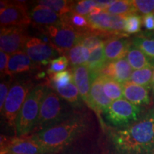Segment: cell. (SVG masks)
Instances as JSON below:
<instances>
[{"mask_svg": "<svg viewBox=\"0 0 154 154\" xmlns=\"http://www.w3.org/2000/svg\"><path fill=\"white\" fill-rule=\"evenodd\" d=\"M112 140L123 154H141L151 150L154 146V113L116 131Z\"/></svg>", "mask_w": 154, "mask_h": 154, "instance_id": "cell-1", "label": "cell"}, {"mask_svg": "<svg viewBox=\"0 0 154 154\" xmlns=\"http://www.w3.org/2000/svg\"><path fill=\"white\" fill-rule=\"evenodd\" d=\"M82 116L72 117L29 136L40 146L44 153H55L69 146L86 128Z\"/></svg>", "mask_w": 154, "mask_h": 154, "instance_id": "cell-2", "label": "cell"}, {"mask_svg": "<svg viewBox=\"0 0 154 154\" xmlns=\"http://www.w3.org/2000/svg\"><path fill=\"white\" fill-rule=\"evenodd\" d=\"M45 88V86L38 85L28 94L15 122L14 129L17 137L29 136L35 129Z\"/></svg>", "mask_w": 154, "mask_h": 154, "instance_id": "cell-3", "label": "cell"}, {"mask_svg": "<svg viewBox=\"0 0 154 154\" xmlns=\"http://www.w3.org/2000/svg\"><path fill=\"white\" fill-rule=\"evenodd\" d=\"M63 112V104L59 96L52 88L46 86L34 134L58 124L61 120Z\"/></svg>", "mask_w": 154, "mask_h": 154, "instance_id": "cell-4", "label": "cell"}, {"mask_svg": "<svg viewBox=\"0 0 154 154\" xmlns=\"http://www.w3.org/2000/svg\"><path fill=\"white\" fill-rule=\"evenodd\" d=\"M40 31L49 38L53 47L63 56L75 45L80 43L85 34L77 32L63 20L61 24Z\"/></svg>", "mask_w": 154, "mask_h": 154, "instance_id": "cell-5", "label": "cell"}, {"mask_svg": "<svg viewBox=\"0 0 154 154\" xmlns=\"http://www.w3.org/2000/svg\"><path fill=\"white\" fill-rule=\"evenodd\" d=\"M31 87L30 83L26 82H17L10 86L3 110L1 112L10 126L15 128L17 118L32 90Z\"/></svg>", "mask_w": 154, "mask_h": 154, "instance_id": "cell-6", "label": "cell"}, {"mask_svg": "<svg viewBox=\"0 0 154 154\" xmlns=\"http://www.w3.org/2000/svg\"><path fill=\"white\" fill-rule=\"evenodd\" d=\"M94 32L107 38L116 36H128L125 32L126 17L113 15L102 11L97 15L86 16Z\"/></svg>", "mask_w": 154, "mask_h": 154, "instance_id": "cell-7", "label": "cell"}, {"mask_svg": "<svg viewBox=\"0 0 154 154\" xmlns=\"http://www.w3.org/2000/svg\"><path fill=\"white\" fill-rule=\"evenodd\" d=\"M139 113V107L126 99H120L112 101L106 114L107 120L113 126H126L138 121Z\"/></svg>", "mask_w": 154, "mask_h": 154, "instance_id": "cell-8", "label": "cell"}, {"mask_svg": "<svg viewBox=\"0 0 154 154\" xmlns=\"http://www.w3.org/2000/svg\"><path fill=\"white\" fill-rule=\"evenodd\" d=\"M24 1H16L9 4L7 9L0 11V26L5 27L26 28L32 24L29 12Z\"/></svg>", "mask_w": 154, "mask_h": 154, "instance_id": "cell-9", "label": "cell"}, {"mask_svg": "<svg viewBox=\"0 0 154 154\" xmlns=\"http://www.w3.org/2000/svg\"><path fill=\"white\" fill-rule=\"evenodd\" d=\"M23 51L33 62L44 65L49 64L59 54L51 44L43 41L41 38L34 36H29Z\"/></svg>", "mask_w": 154, "mask_h": 154, "instance_id": "cell-10", "label": "cell"}, {"mask_svg": "<svg viewBox=\"0 0 154 154\" xmlns=\"http://www.w3.org/2000/svg\"><path fill=\"white\" fill-rule=\"evenodd\" d=\"M1 154H45L29 136L8 138L1 136Z\"/></svg>", "mask_w": 154, "mask_h": 154, "instance_id": "cell-11", "label": "cell"}, {"mask_svg": "<svg viewBox=\"0 0 154 154\" xmlns=\"http://www.w3.org/2000/svg\"><path fill=\"white\" fill-rule=\"evenodd\" d=\"M29 36L26 28L5 27L0 30V49L2 51L12 55L19 51H23Z\"/></svg>", "mask_w": 154, "mask_h": 154, "instance_id": "cell-12", "label": "cell"}, {"mask_svg": "<svg viewBox=\"0 0 154 154\" xmlns=\"http://www.w3.org/2000/svg\"><path fill=\"white\" fill-rule=\"evenodd\" d=\"M127 37L125 36H111L104 42V54L108 62L126 57L131 45Z\"/></svg>", "mask_w": 154, "mask_h": 154, "instance_id": "cell-13", "label": "cell"}, {"mask_svg": "<svg viewBox=\"0 0 154 154\" xmlns=\"http://www.w3.org/2000/svg\"><path fill=\"white\" fill-rule=\"evenodd\" d=\"M32 23L39 30L61 24L63 17L51 9L36 5L29 11Z\"/></svg>", "mask_w": 154, "mask_h": 154, "instance_id": "cell-14", "label": "cell"}, {"mask_svg": "<svg viewBox=\"0 0 154 154\" xmlns=\"http://www.w3.org/2000/svg\"><path fill=\"white\" fill-rule=\"evenodd\" d=\"M112 101L106 95L103 87L101 76H97L92 81L90 91V106L98 115L100 113H106Z\"/></svg>", "mask_w": 154, "mask_h": 154, "instance_id": "cell-15", "label": "cell"}, {"mask_svg": "<svg viewBox=\"0 0 154 154\" xmlns=\"http://www.w3.org/2000/svg\"><path fill=\"white\" fill-rule=\"evenodd\" d=\"M132 73L133 69L125 57L119 60L108 62L100 75L109 77L123 84L129 82Z\"/></svg>", "mask_w": 154, "mask_h": 154, "instance_id": "cell-16", "label": "cell"}, {"mask_svg": "<svg viewBox=\"0 0 154 154\" xmlns=\"http://www.w3.org/2000/svg\"><path fill=\"white\" fill-rule=\"evenodd\" d=\"M73 79L79 91L81 98L88 106H90V91L91 87V77L86 65L73 68Z\"/></svg>", "mask_w": 154, "mask_h": 154, "instance_id": "cell-17", "label": "cell"}, {"mask_svg": "<svg viewBox=\"0 0 154 154\" xmlns=\"http://www.w3.org/2000/svg\"><path fill=\"white\" fill-rule=\"evenodd\" d=\"M124 97L136 106L149 104L150 102L148 88L128 82L123 84Z\"/></svg>", "mask_w": 154, "mask_h": 154, "instance_id": "cell-18", "label": "cell"}, {"mask_svg": "<svg viewBox=\"0 0 154 154\" xmlns=\"http://www.w3.org/2000/svg\"><path fill=\"white\" fill-rule=\"evenodd\" d=\"M34 63L24 51H19L10 56L6 75L12 77L14 75L29 72L33 69Z\"/></svg>", "mask_w": 154, "mask_h": 154, "instance_id": "cell-19", "label": "cell"}, {"mask_svg": "<svg viewBox=\"0 0 154 154\" xmlns=\"http://www.w3.org/2000/svg\"><path fill=\"white\" fill-rule=\"evenodd\" d=\"M107 63L108 61L105 57L103 45L91 51L90 57L86 66L89 70L92 81L99 76Z\"/></svg>", "mask_w": 154, "mask_h": 154, "instance_id": "cell-20", "label": "cell"}, {"mask_svg": "<svg viewBox=\"0 0 154 154\" xmlns=\"http://www.w3.org/2000/svg\"><path fill=\"white\" fill-rule=\"evenodd\" d=\"M126 59L134 70H138L146 67H154V63L144 54L143 51L132 44L126 56Z\"/></svg>", "mask_w": 154, "mask_h": 154, "instance_id": "cell-21", "label": "cell"}, {"mask_svg": "<svg viewBox=\"0 0 154 154\" xmlns=\"http://www.w3.org/2000/svg\"><path fill=\"white\" fill-rule=\"evenodd\" d=\"M91 51L81 43L77 44L66 52V56L70 65L74 67L86 65L90 57Z\"/></svg>", "mask_w": 154, "mask_h": 154, "instance_id": "cell-22", "label": "cell"}, {"mask_svg": "<svg viewBox=\"0 0 154 154\" xmlns=\"http://www.w3.org/2000/svg\"><path fill=\"white\" fill-rule=\"evenodd\" d=\"M63 20L77 32L82 34H87L93 32L86 17L71 11L69 14L63 16Z\"/></svg>", "mask_w": 154, "mask_h": 154, "instance_id": "cell-23", "label": "cell"}, {"mask_svg": "<svg viewBox=\"0 0 154 154\" xmlns=\"http://www.w3.org/2000/svg\"><path fill=\"white\" fill-rule=\"evenodd\" d=\"M103 11L123 17H128L131 14L137 13L134 6L133 5L132 1L128 0H116L109 7L103 9Z\"/></svg>", "mask_w": 154, "mask_h": 154, "instance_id": "cell-24", "label": "cell"}, {"mask_svg": "<svg viewBox=\"0 0 154 154\" xmlns=\"http://www.w3.org/2000/svg\"><path fill=\"white\" fill-rule=\"evenodd\" d=\"M74 2L67 0H42L37 2V5L51 9L63 17L72 11Z\"/></svg>", "mask_w": 154, "mask_h": 154, "instance_id": "cell-25", "label": "cell"}, {"mask_svg": "<svg viewBox=\"0 0 154 154\" xmlns=\"http://www.w3.org/2000/svg\"><path fill=\"white\" fill-rule=\"evenodd\" d=\"M100 76L101 77L102 82H103V90L107 97L112 101L122 99L124 96L123 84L109 77L102 76V75H100Z\"/></svg>", "mask_w": 154, "mask_h": 154, "instance_id": "cell-26", "label": "cell"}, {"mask_svg": "<svg viewBox=\"0 0 154 154\" xmlns=\"http://www.w3.org/2000/svg\"><path fill=\"white\" fill-rule=\"evenodd\" d=\"M52 89L66 101L74 105H78L80 102V94L74 82H72L63 87H56Z\"/></svg>", "mask_w": 154, "mask_h": 154, "instance_id": "cell-27", "label": "cell"}, {"mask_svg": "<svg viewBox=\"0 0 154 154\" xmlns=\"http://www.w3.org/2000/svg\"><path fill=\"white\" fill-rule=\"evenodd\" d=\"M132 44L138 48L154 63V39L146 36H137L134 38Z\"/></svg>", "mask_w": 154, "mask_h": 154, "instance_id": "cell-28", "label": "cell"}, {"mask_svg": "<svg viewBox=\"0 0 154 154\" xmlns=\"http://www.w3.org/2000/svg\"><path fill=\"white\" fill-rule=\"evenodd\" d=\"M154 67H146V68L134 70L132 73L129 82L138 85L147 86L151 85L153 79Z\"/></svg>", "mask_w": 154, "mask_h": 154, "instance_id": "cell-29", "label": "cell"}, {"mask_svg": "<svg viewBox=\"0 0 154 154\" xmlns=\"http://www.w3.org/2000/svg\"><path fill=\"white\" fill-rule=\"evenodd\" d=\"M107 38L106 36L96 33L93 31L89 33L84 34L80 43L91 51L96 48L103 45L104 42Z\"/></svg>", "mask_w": 154, "mask_h": 154, "instance_id": "cell-30", "label": "cell"}, {"mask_svg": "<svg viewBox=\"0 0 154 154\" xmlns=\"http://www.w3.org/2000/svg\"><path fill=\"white\" fill-rule=\"evenodd\" d=\"M49 84L51 88L56 87H63L68 85L71 82H74L73 72L71 70H66L57 74L49 75Z\"/></svg>", "mask_w": 154, "mask_h": 154, "instance_id": "cell-31", "label": "cell"}, {"mask_svg": "<svg viewBox=\"0 0 154 154\" xmlns=\"http://www.w3.org/2000/svg\"><path fill=\"white\" fill-rule=\"evenodd\" d=\"M99 7L97 1L94 0H82L75 2L72 8V12L86 17L89 15L91 10L95 7Z\"/></svg>", "mask_w": 154, "mask_h": 154, "instance_id": "cell-32", "label": "cell"}, {"mask_svg": "<svg viewBox=\"0 0 154 154\" xmlns=\"http://www.w3.org/2000/svg\"><path fill=\"white\" fill-rule=\"evenodd\" d=\"M142 24H143V19L140 15H138L137 13L131 14L126 17L125 32L127 34L138 33L140 30Z\"/></svg>", "mask_w": 154, "mask_h": 154, "instance_id": "cell-33", "label": "cell"}, {"mask_svg": "<svg viewBox=\"0 0 154 154\" xmlns=\"http://www.w3.org/2000/svg\"><path fill=\"white\" fill-rule=\"evenodd\" d=\"M69 60L66 56H61L58 58H55L50 61L49 67L47 70L48 74L51 75L66 71L69 66Z\"/></svg>", "mask_w": 154, "mask_h": 154, "instance_id": "cell-34", "label": "cell"}, {"mask_svg": "<svg viewBox=\"0 0 154 154\" xmlns=\"http://www.w3.org/2000/svg\"><path fill=\"white\" fill-rule=\"evenodd\" d=\"M132 4L137 12L146 15L154 11V0H132Z\"/></svg>", "mask_w": 154, "mask_h": 154, "instance_id": "cell-35", "label": "cell"}, {"mask_svg": "<svg viewBox=\"0 0 154 154\" xmlns=\"http://www.w3.org/2000/svg\"><path fill=\"white\" fill-rule=\"evenodd\" d=\"M9 89H10V87H9V82L3 81L1 82V84H0V111H1V112L3 110Z\"/></svg>", "mask_w": 154, "mask_h": 154, "instance_id": "cell-36", "label": "cell"}, {"mask_svg": "<svg viewBox=\"0 0 154 154\" xmlns=\"http://www.w3.org/2000/svg\"><path fill=\"white\" fill-rule=\"evenodd\" d=\"M9 59H10V55L7 54L4 51H0V72L2 76V75H6Z\"/></svg>", "mask_w": 154, "mask_h": 154, "instance_id": "cell-37", "label": "cell"}, {"mask_svg": "<svg viewBox=\"0 0 154 154\" xmlns=\"http://www.w3.org/2000/svg\"><path fill=\"white\" fill-rule=\"evenodd\" d=\"M143 19V25L144 28L148 31L154 30V15L152 14H149L143 15L142 17Z\"/></svg>", "mask_w": 154, "mask_h": 154, "instance_id": "cell-38", "label": "cell"}, {"mask_svg": "<svg viewBox=\"0 0 154 154\" xmlns=\"http://www.w3.org/2000/svg\"><path fill=\"white\" fill-rule=\"evenodd\" d=\"M10 4V2L5 1V0H2L0 2V11H2L8 7V6Z\"/></svg>", "mask_w": 154, "mask_h": 154, "instance_id": "cell-39", "label": "cell"}, {"mask_svg": "<svg viewBox=\"0 0 154 154\" xmlns=\"http://www.w3.org/2000/svg\"><path fill=\"white\" fill-rule=\"evenodd\" d=\"M151 86H153L154 87V73H153V79H152V82H151Z\"/></svg>", "mask_w": 154, "mask_h": 154, "instance_id": "cell-40", "label": "cell"}, {"mask_svg": "<svg viewBox=\"0 0 154 154\" xmlns=\"http://www.w3.org/2000/svg\"><path fill=\"white\" fill-rule=\"evenodd\" d=\"M149 35L150 36H151V38H153V39H154V32H153V33H152V34H149Z\"/></svg>", "mask_w": 154, "mask_h": 154, "instance_id": "cell-41", "label": "cell"}, {"mask_svg": "<svg viewBox=\"0 0 154 154\" xmlns=\"http://www.w3.org/2000/svg\"><path fill=\"white\" fill-rule=\"evenodd\" d=\"M153 15H154V11H153Z\"/></svg>", "mask_w": 154, "mask_h": 154, "instance_id": "cell-42", "label": "cell"}, {"mask_svg": "<svg viewBox=\"0 0 154 154\" xmlns=\"http://www.w3.org/2000/svg\"><path fill=\"white\" fill-rule=\"evenodd\" d=\"M153 92H154V87H153Z\"/></svg>", "mask_w": 154, "mask_h": 154, "instance_id": "cell-43", "label": "cell"}]
</instances>
